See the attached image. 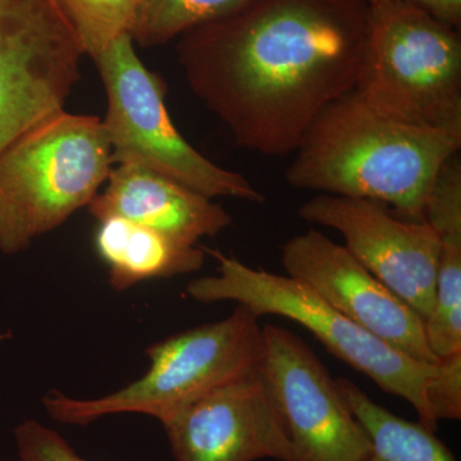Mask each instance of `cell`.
Listing matches in <instances>:
<instances>
[{
	"instance_id": "14",
	"label": "cell",
	"mask_w": 461,
	"mask_h": 461,
	"mask_svg": "<svg viewBox=\"0 0 461 461\" xmlns=\"http://www.w3.org/2000/svg\"><path fill=\"white\" fill-rule=\"evenodd\" d=\"M426 222L439 240L435 305L424 321L430 350L439 359L461 351V159L451 157L437 176Z\"/></svg>"
},
{
	"instance_id": "3",
	"label": "cell",
	"mask_w": 461,
	"mask_h": 461,
	"mask_svg": "<svg viewBox=\"0 0 461 461\" xmlns=\"http://www.w3.org/2000/svg\"><path fill=\"white\" fill-rule=\"evenodd\" d=\"M103 120L65 111L0 154V251H25L89 206L113 168Z\"/></svg>"
},
{
	"instance_id": "11",
	"label": "cell",
	"mask_w": 461,
	"mask_h": 461,
	"mask_svg": "<svg viewBox=\"0 0 461 461\" xmlns=\"http://www.w3.org/2000/svg\"><path fill=\"white\" fill-rule=\"evenodd\" d=\"M281 260L287 276L304 282L382 341L417 362H441L430 350L420 315L321 230L312 229L288 240Z\"/></svg>"
},
{
	"instance_id": "16",
	"label": "cell",
	"mask_w": 461,
	"mask_h": 461,
	"mask_svg": "<svg viewBox=\"0 0 461 461\" xmlns=\"http://www.w3.org/2000/svg\"><path fill=\"white\" fill-rule=\"evenodd\" d=\"M335 382L342 402L371 441V455L366 461H456L435 430L420 421L414 423L397 417L348 379Z\"/></svg>"
},
{
	"instance_id": "10",
	"label": "cell",
	"mask_w": 461,
	"mask_h": 461,
	"mask_svg": "<svg viewBox=\"0 0 461 461\" xmlns=\"http://www.w3.org/2000/svg\"><path fill=\"white\" fill-rule=\"evenodd\" d=\"M306 222L341 233L345 248L421 320L435 305L439 240L429 222L395 217L371 200L320 194L300 206Z\"/></svg>"
},
{
	"instance_id": "7",
	"label": "cell",
	"mask_w": 461,
	"mask_h": 461,
	"mask_svg": "<svg viewBox=\"0 0 461 461\" xmlns=\"http://www.w3.org/2000/svg\"><path fill=\"white\" fill-rule=\"evenodd\" d=\"M135 45L132 33H123L91 58L107 94L103 123L113 165L159 173L209 199L263 204V194L244 175L215 165L176 129L166 107L165 81L145 67Z\"/></svg>"
},
{
	"instance_id": "18",
	"label": "cell",
	"mask_w": 461,
	"mask_h": 461,
	"mask_svg": "<svg viewBox=\"0 0 461 461\" xmlns=\"http://www.w3.org/2000/svg\"><path fill=\"white\" fill-rule=\"evenodd\" d=\"M85 56L94 58L123 33H132L138 0H57Z\"/></svg>"
},
{
	"instance_id": "2",
	"label": "cell",
	"mask_w": 461,
	"mask_h": 461,
	"mask_svg": "<svg viewBox=\"0 0 461 461\" xmlns=\"http://www.w3.org/2000/svg\"><path fill=\"white\" fill-rule=\"evenodd\" d=\"M460 148V135L384 113L354 89L306 129L286 180L294 189L371 200L423 222L437 176Z\"/></svg>"
},
{
	"instance_id": "13",
	"label": "cell",
	"mask_w": 461,
	"mask_h": 461,
	"mask_svg": "<svg viewBox=\"0 0 461 461\" xmlns=\"http://www.w3.org/2000/svg\"><path fill=\"white\" fill-rule=\"evenodd\" d=\"M105 184L87 206L96 221L124 218L191 245L232 224L229 212L213 199L141 167L117 166Z\"/></svg>"
},
{
	"instance_id": "9",
	"label": "cell",
	"mask_w": 461,
	"mask_h": 461,
	"mask_svg": "<svg viewBox=\"0 0 461 461\" xmlns=\"http://www.w3.org/2000/svg\"><path fill=\"white\" fill-rule=\"evenodd\" d=\"M258 372L291 444L290 461H366L371 441L311 346L276 324L262 327Z\"/></svg>"
},
{
	"instance_id": "20",
	"label": "cell",
	"mask_w": 461,
	"mask_h": 461,
	"mask_svg": "<svg viewBox=\"0 0 461 461\" xmlns=\"http://www.w3.org/2000/svg\"><path fill=\"white\" fill-rule=\"evenodd\" d=\"M429 402L438 423L461 420V351L438 363L429 386Z\"/></svg>"
},
{
	"instance_id": "21",
	"label": "cell",
	"mask_w": 461,
	"mask_h": 461,
	"mask_svg": "<svg viewBox=\"0 0 461 461\" xmlns=\"http://www.w3.org/2000/svg\"><path fill=\"white\" fill-rule=\"evenodd\" d=\"M366 5L402 2L417 5L447 25L459 29L461 26V0H363Z\"/></svg>"
},
{
	"instance_id": "5",
	"label": "cell",
	"mask_w": 461,
	"mask_h": 461,
	"mask_svg": "<svg viewBox=\"0 0 461 461\" xmlns=\"http://www.w3.org/2000/svg\"><path fill=\"white\" fill-rule=\"evenodd\" d=\"M262 327L244 306L222 321L176 333L149 346L148 372L129 386L98 399H74L51 391L42 399L58 423L87 426L115 414H142L160 423L176 412L256 371Z\"/></svg>"
},
{
	"instance_id": "4",
	"label": "cell",
	"mask_w": 461,
	"mask_h": 461,
	"mask_svg": "<svg viewBox=\"0 0 461 461\" xmlns=\"http://www.w3.org/2000/svg\"><path fill=\"white\" fill-rule=\"evenodd\" d=\"M205 253L217 260V275L191 281L186 287L191 299L235 302L258 320L280 315L302 324L330 354L371 378L384 393L411 403L423 426L438 429L429 402V386L438 363L417 362L396 350L333 308L304 282L251 268L218 250L205 249Z\"/></svg>"
},
{
	"instance_id": "1",
	"label": "cell",
	"mask_w": 461,
	"mask_h": 461,
	"mask_svg": "<svg viewBox=\"0 0 461 461\" xmlns=\"http://www.w3.org/2000/svg\"><path fill=\"white\" fill-rule=\"evenodd\" d=\"M366 30L363 0H253L182 33L176 53L191 91L238 147L281 158L355 89Z\"/></svg>"
},
{
	"instance_id": "12",
	"label": "cell",
	"mask_w": 461,
	"mask_h": 461,
	"mask_svg": "<svg viewBox=\"0 0 461 461\" xmlns=\"http://www.w3.org/2000/svg\"><path fill=\"white\" fill-rule=\"evenodd\" d=\"M175 461L291 460V444L258 368L162 423Z\"/></svg>"
},
{
	"instance_id": "8",
	"label": "cell",
	"mask_w": 461,
	"mask_h": 461,
	"mask_svg": "<svg viewBox=\"0 0 461 461\" xmlns=\"http://www.w3.org/2000/svg\"><path fill=\"white\" fill-rule=\"evenodd\" d=\"M84 56L57 0H0V154L65 111Z\"/></svg>"
},
{
	"instance_id": "19",
	"label": "cell",
	"mask_w": 461,
	"mask_h": 461,
	"mask_svg": "<svg viewBox=\"0 0 461 461\" xmlns=\"http://www.w3.org/2000/svg\"><path fill=\"white\" fill-rule=\"evenodd\" d=\"M20 461H89L80 456L56 430L41 421H21L14 429Z\"/></svg>"
},
{
	"instance_id": "15",
	"label": "cell",
	"mask_w": 461,
	"mask_h": 461,
	"mask_svg": "<svg viewBox=\"0 0 461 461\" xmlns=\"http://www.w3.org/2000/svg\"><path fill=\"white\" fill-rule=\"evenodd\" d=\"M95 249L108 267L109 284L115 291L141 282L198 272L205 249L169 238L121 217L98 221Z\"/></svg>"
},
{
	"instance_id": "17",
	"label": "cell",
	"mask_w": 461,
	"mask_h": 461,
	"mask_svg": "<svg viewBox=\"0 0 461 461\" xmlns=\"http://www.w3.org/2000/svg\"><path fill=\"white\" fill-rule=\"evenodd\" d=\"M253 0H141L132 30L135 44L159 47L205 23L235 14Z\"/></svg>"
},
{
	"instance_id": "6",
	"label": "cell",
	"mask_w": 461,
	"mask_h": 461,
	"mask_svg": "<svg viewBox=\"0 0 461 461\" xmlns=\"http://www.w3.org/2000/svg\"><path fill=\"white\" fill-rule=\"evenodd\" d=\"M355 91L384 113L461 136L460 30L409 3L368 5Z\"/></svg>"
},
{
	"instance_id": "22",
	"label": "cell",
	"mask_w": 461,
	"mask_h": 461,
	"mask_svg": "<svg viewBox=\"0 0 461 461\" xmlns=\"http://www.w3.org/2000/svg\"><path fill=\"white\" fill-rule=\"evenodd\" d=\"M141 0H138L139 5H140Z\"/></svg>"
}]
</instances>
